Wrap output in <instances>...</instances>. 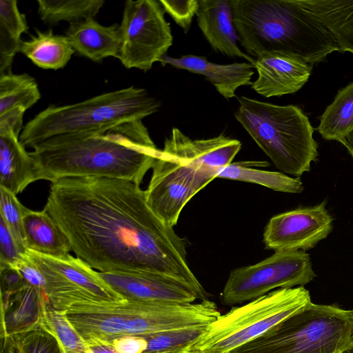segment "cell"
<instances>
[{
	"mask_svg": "<svg viewBox=\"0 0 353 353\" xmlns=\"http://www.w3.org/2000/svg\"><path fill=\"white\" fill-rule=\"evenodd\" d=\"M160 101L146 90L130 86L105 92L82 101L50 104L24 125L19 141L34 148L53 137L82 133L143 120L157 112Z\"/></svg>",
	"mask_w": 353,
	"mask_h": 353,
	"instance_id": "8992f818",
	"label": "cell"
},
{
	"mask_svg": "<svg viewBox=\"0 0 353 353\" xmlns=\"http://www.w3.org/2000/svg\"><path fill=\"white\" fill-rule=\"evenodd\" d=\"M117 353H143L147 343L141 336H123L112 343Z\"/></svg>",
	"mask_w": 353,
	"mask_h": 353,
	"instance_id": "74e56055",
	"label": "cell"
},
{
	"mask_svg": "<svg viewBox=\"0 0 353 353\" xmlns=\"http://www.w3.org/2000/svg\"><path fill=\"white\" fill-rule=\"evenodd\" d=\"M165 12L168 13L175 23L185 33L190 28L192 19L199 8V0H160Z\"/></svg>",
	"mask_w": 353,
	"mask_h": 353,
	"instance_id": "836d02e7",
	"label": "cell"
},
{
	"mask_svg": "<svg viewBox=\"0 0 353 353\" xmlns=\"http://www.w3.org/2000/svg\"><path fill=\"white\" fill-rule=\"evenodd\" d=\"M23 228L28 250L56 258L72 251L70 241L51 216L44 211L26 208Z\"/></svg>",
	"mask_w": 353,
	"mask_h": 353,
	"instance_id": "44dd1931",
	"label": "cell"
},
{
	"mask_svg": "<svg viewBox=\"0 0 353 353\" xmlns=\"http://www.w3.org/2000/svg\"><path fill=\"white\" fill-rule=\"evenodd\" d=\"M346 353H353V348L351 349L350 350H349Z\"/></svg>",
	"mask_w": 353,
	"mask_h": 353,
	"instance_id": "b9f144b4",
	"label": "cell"
},
{
	"mask_svg": "<svg viewBox=\"0 0 353 353\" xmlns=\"http://www.w3.org/2000/svg\"><path fill=\"white\" fill-rule=\"evenodd\" d=\"M46 328L57 338L63 353H89V347L70 323L65 312L48 303L46 305Z\"/></svg>",
	"mask_w": 353,
	"mask_h": 353,
	"instance_id": "f1b7e54d",
	"label": "cell"
},
{
	"mask_svg": "<svg viewBox=\"0 0 353 353\" xmlns=\"http://www.w3.org/2000/svg\"><path fill=\"white\" fill-rule=\"evenodd\" d=\"M332 32L339 52L353 55V0H295Z\"/></svg>",
	"mask_w": 353,
	"mask_h": 353,
	"instance_id": "7402d4cb",
	"label": "cell"
},
{
	"mask_svg": "<svg viewBox=\"0 0 353 353\" xmlns=\"http://www.w3.org/2000/svg\"><path fill=\"white\" fill-rule=\"evenodd\" d=\"M316 277L303 250L276 251L265 259L232 270L220 294L223 305L250 301L276 288L304 286Z\"/></svg>",
	"mask_w": 353,
	"mask_h": 353,
	"instance_id": "30bf717a",
	"label": "cell"
},
{
	"mask_svg": "<svg viewBox=\"0 0 353 353\" xmlns=\"http://www.w3.org/2000/svg\"><path fill=\"white\" fill-rule=\"evenodd\" d=\"M29 27L17 1L0 0V74L11 71L14 56L19 52L21 35Z\"/></svg>",
	"mask_w": 353,
	"mask_h": 353,
	"instance_id": "d4e9b609",
	"label": "cell"
},
{
	"mask_svg": "<svg viewBox=\"0 0 353 353\" xmlns=\"http://www.w3.org/2000/svg\"><path fill=\"white\" fill-rule=\"evenodd\" d=\"M326 201L272 216L263 232L267 249L276 251L308 250L325 239L333 229V218Z\"/></svg>",
	"mask_w": 353,
	"mask_h": 353,
	"instance_id": "4fadbf2b",
	"label": "cell"
},
{
	"mask_svg": "<svg viewBox=\"0 0 353 353\" xmlns=\"http://www.w3.org/2000/svg\"><path fill=\"white\" fill-rule=\"evenodd\" d=\"M1 353H16L12 337L1 338Z\"/></svg>",
	"mask_w": 353,
	"mask_h": 353,
	"instance_id": "f35d334b",
	"label": "cell"
},
{
	"mask_svg": "<svg viewBox=\"0 0 353 353\" xmlns=\"http://www.w3.org/2000/svg\"><path fill=\"white\" fill-rule=\"evenodd\" d=\"M239 43L248 55H291L310 64L339 51L332 32L295 0H231Z\"/></svg>",
	"mask_w": 353,
	"mask_h": 353,
	"instance_id": "277c9868",
	"label": "cell"
},
{
	"mask_svg": "<svg viewBox=\"0 0 353 353\" xmlns=\"http://www.w3.org/2000/svg\"><path fill=\"white\" fill-rule=\"evenodd\" d=\"M43 210L76 256L93 269L170 275L208 298L188 265L185 240L154 214L140 185L105 177L63 178L51 183Z\"/></svg>",
	"mask_w": 353,
	"mask_h": 353,
	"instance_id": "6da1fadb",
	"label": "cell"
},
{
	"mask_svg": "<svg viewBox=\"0 0 353 353\" xmlns=\"http://www.w3.org/2000/svg\"><path fill=\"white\" fill-rule=\"evenodd\" d=\"M165 12L159 1L125 2L118 59L125 68L147 72L165 55L173 37Z\"/></svg>",
	"mask_w": 353,
	"mask_h": 353,
	"instance_id": "7c38bea8",
	"label": "cell"
},
{
	"mask_svg": "<svg viewBox=\"0 0 353 353\" xmlns=\"http://www.w3.org/2000/svg\"><path fill=\"white\" fill-rule=\"evenodd\" d=\"M28 250L43 276L44 293L56 310L65 313L77 306L125 300L81 259L70 254L56 258Z\"/></svg>",
	"mask_w": 353,
	"mask_h": 353,
	"instance_id": "8fae6325",
	"label": "cell"
},
{
	"mask_svg": "<svg viewBox=\"0 0 353 353\" xmlns=\"http://www.w3.org/2000/svg\"><path fill=\"white\" fill-rule=\"evenodd\" d=\"M239 140L221 134L192 139L174 128L152 168L144 190L147 204L154 214L174 228L187 203L221 169L230 164L239 152Z\"/></svg>",
	"mask_w": 353,
	"mask_h": 353,
	"instance_id": "3957f363",
	"label": "cell"
},
{
	"mask_svg": "<svg viewBox=\"0 0 353 353\" xmlns=\"http://www.w3.org/2000/svg\"><path fill=\"white\" fill-rule=\"evenodd\" d=\"M341 143L347 148L353 160V132L349 134Z\"/></svg>",
	"mask_w": 353,
	"mask_h": 353,
	"instance_id": "ab89813d",
	"label": "cell"
},
{
	"mask_svg": "<svg viewBox=\"0 0 353 353\" xmlns=\"http://www.w3.org/2000/svg\"><path fill=\"white\" fill-rule=\"evenodd\" d=\"M163 65L185 70L203 75L216 91L228 99L235 97L238 88L251 85L254 67L250 62L217 64L208 61L205 57L188 54L179 58L163 56L160 61Z\"/></svg>",
	"mask_w": 353,
	"mask_h": 353,
	"instance_id": "ac0fdd59",
	"label": "cell"
},
{
	"mask_svg": "<svg viewBox=\"0 0 353 353\" xmlns=\"http://www.w3.org/2000/svg\"><path fill=\"white\" fill-rule=\"evenodd\" d=\"M253 65L258 77L251 88L266 98L296 92L309 80L312 70V65L299 58L277 52L260 54Z\"/></svg>",
	"mask_w": 353,
	"mask_h": 353,
	"instance_id": "9a60e30c",
	"label": "cell"
},
{
	"mask_svg": "<svg viewBox=\"0 0 353 353\" xmlns=\"http://www.w3.org/2000/svg\"><path fill=\"white\" fill-rule=\"evenodd\" d=\"M36 181L34 161L19 136L10 130H0V187L17 195Z\"/></svg>",
	"mask_w": 353,
	"mask_h": 353,
	"instance_id": "ffe728a7",
	"label": "cell"
},
{
	"mask_svg": "<svg viewBox=\"0 0 353 353\" xmlns=\"http://www.w3.org/2000/svg\"><path fill=\"white\" fill-rule=\"evenodd\" d=\"M178 353H205L200 350H182Z\"/></svg>",
	"mask_w": 353,
	"mask_h": 353,
	"instance_id": "60d3db41",
	"label": "cell"
},
{
	"mask_svg": "<svg viewBox=\"0 0 353 353\" xmlns=\"http://www.w3.org/2000/svg\"><path fill=\"white\" fill-rule=\"evenodd\" d=\"M16 268L19 270L28 284L44 292L45 281L43 276L28 250L24 259Z\"/></svg>",
	"mask_w": 353,
	"mask_h": 353,
	"instance_id": "e575fe53",
	"label": "cell"
},
{
	"mask_svg": "<svg viewBox=\"0 0 353 353\" xmlns=\"http://www.w3.org/2000/svg\"><path fill=\"white\" fill-rule=\"evenodd\" d=\"M26 208L16 194L0 187V217L4 221L18 243L28 249L23 228Z\"/></svg>",
	"mask_w": 353,
	"mask_h": 353,
	"instance_id": "4dcf8cb0",
	"label": "cell"
},
{
	"mask_svg": "<svg viewBox=\"0 0 353 353\" xmlns=\"http://www.w3.org/2000/svg\"><path fill=\"white\" fill-rule=\"evenodd\" d=\"M48 303L44 292L29 284L13 293L1 295V338L46 328Z\"/></svg>",
	"mask_w": 353,
	"mask_h": 353,
	"instance_id": "2e32d148",
	"label": "cell"
},
{
	"mask_svg": "<svg viewBox=\"0 0 353 353\" xmlns=\"http://www.w3.org/2000/svg\"><path fill=\"white\" fill-rule=\"evenodd\" d=\"M312 303L310 292L303 286L273 290L221 314L183 350L229 353L256 339Z\"/></svg>",
	"mask_w": 353,
	"mask_h": 353,
	"instance_id": "9c48e42d",
	"label": "cell"
},
{
	"mask_svg": "<svg viewBox=\"0 0 353 353\" xmlns=\"http://www.w3.org/2000/svg\"><path fill=\"white\" fill-rule=\"evenodd\" d=\"M40 99L38 83L32 76L12 71L0 74V114L18 107L27 110Z\"/></svg>",
	"mask_w": 353,
	"mask_h": 353,
	"instance_id": "83f0119b",
	"label": "cell"
},
{
	"mask_svg": "<svg viewBox=\"0 0 353 353\" xmlns=\"http://www.w3.org/2000/svg\"><path fill=\"white\" fill-rule=\"evenodd\" d=\"M352 331V310L312 303L229 353H346Z\"/></svg>",
	"mask_w": 353,
	"mask_h": 353,
	"instance_id": "ba28073f",
	"label": "cell"
},
{
	"mask_svg": "<svg viewBox=\"0 0 353 353\" xmlns=\"http://www.w3.org/2000/svg\"><path fill=\"white\" fill-rule=\"evenodd\" d=\"M238 122L283 173L300 177L317 160L314 128L296 105H279L246 97L239 98Z\"/></svg>",
	"mask_w": 353,
	"mask_h": 353,
	"instance_id": "52a82bcc",
	"label": "cell"
},
{
	"mask_svg": "<svg viewBox=\"0 0 353 353\" xmlns=\"http://www.w3.org/2000/svg\"><path fill=\"white\" fill-rule=\"evenodd\" d=\"M159 153L142 120L53 137L30 152L38 180L97 176L139 185Z\"/></svg>",
	"mask_w": 353,
	"mask_h": 353,
	"instance_id": "7a4b0ae2",
	"label": "cell"
},
{
	"mask_svg": "<svg viewBox=\"0 0 353 353\" xmlns=\"http://www.w3.org/2000/svg\"><path fill=\"white\" fill-rule=\"evenodd\" d=\"M268 165L266 161L231 163L219 170L216 178L255 183L277 192L292 194L303 192L304 187L300 177L254 168Z\"/></svg>",
	"mask_w": 353,
	"mask_h": 353,
	"instance_id": "cb8c5ba5",
	"label": "cell"
},
{
	"mask_svg": "<svg viewBox=\"0 0 353 353\" xmlns=\"http://www.w3.org/2000/svg\"><path fill=\"white\" fill-rule=\"evenodd\" d=\"M198 26L212 48L230 57L243 58L251 63L254 59L239 47L231 0H199Z\"/></svg>",
	"mask_w": 353,
	"mask_h": 353,
	"instance_id": "e0dca14e",
	"label": "cell"
},
{
	"mask_svg": "<svg viewBox=\"0 0 353 353\" xmlns=\"http://www.w3.org/2000/svg\"><path fill=\"white\" fill-rule=\"evenodd\" d=\"M28 249L20 245L0 217V268L17 267L24 259Z\"/></svg>",
	"mask_w": 353,
	"mask_h": 353,
	"instance_id": "d6a6232c",
	"label": "cell"
},
{
	"mask_svg": "<svg viewBox=\"0 0 353 353\" xmlns=\"http://www.w3.org/2000/svg\"><path fill=\"white\" fill-rule=\"evenodd\" d=\"M65 35L75 53L92 61L119 57L121 34L118 23L105 26L94 18H88L69 24Z\"/></svg>",
	"mask_w": 353,
	"mask_h": 353,
	"instance_id": "d6986e66",
	"label": "cell"
},
{
	"mask_svg": "<svg viewBox=\"0 0 353 353\" xmlns=\"http://www.w3.org/2000/svg\"><path fill=\"white\" fill-rule=\"evenodd\" d=\"M37 12L41 21L54 26L61 21L69 24L94 18L104 0H37Z\"/></svg>",
	"mask_w": 353,
	"mask_h": 353,
	"instance_id": "4316f807",
	"label": "cell"
},
{
	"mask_svg": "<svg viewBox=\"0 0 353 353\" xmlns=\"http://www.w3.org/2000/svg\"><path fill=\"white\" fill-rule=\"evenodd\" d=\"M99 275L125 299L168 303H192L208 299L187 282L150 272H109Z\"/></svg>",
	"mask_w": 353,
	"mask_h": 353,
	"instance_id": "5bb4252c",
	"label": "cell"
},
{
	"mask_svg": "<svg viewBox=\"0 0 353 353\" xmlns=\"http://www.w3.org/2000/svg\"><path fill=\"white\" fill-rule=\"evenodd\" d=\"M0 280L1 295L13 293L28 284L15 267L1 268Z\"/></svg>",
	"mask_w": 353,
	"mask_h": 353,
	"instance_id": "d590c367",
	"label": "cell"
},
{
	"mask_svg": "<svg viewBox=\"0 0 353 353\" xmlns=\"http://www.w3.org/2000/svg\"><path fill=\"white\" fill-rule=\"evenodd\" d=\"M206 327L166 331L141 336L147 343L143 353H178L196 341Z\"/></svg>",
	"mask_w": 353,
	"mask_h": 353,
	"instance_id": "f546056e",
	"label": "cell"
},
{
	"mask_svg": "<svg viewBox=\"0 0 353 353\" xmlns=\"http://www.w3.org/2000/svg\"><path fill=\"white\" fill-rule=\"evenodd\" d=\"M19 52L39 68L56 70L64 68L75 51L65 35L56 34L49 29L37 30L35 35L21 41Z\"/></svg>",
	"mask_w": 353,
	"mask_h": 353,
	"instance_id": "603a6c76",
	"label": "cell"
},
{
	"mask_svg": "<svg viewBox=\"0 0 353 353\" xmlns=\"http://www.w3.org/2000/svg\"><path fill=\"white\" fill-rule=\"evenodd\" d=\"M26 110L18 107L0 114V130H10L20 136L23 129V118Z\"/></svg>",
	"mask_w": 353,
	"mask_h": 353,
	"instance_id": "8d00e7d4",
	"label": "cell"
},
{
	"mask_svg": "<svg viewBox=\"0 0 353 353\" xmlns=\"http://www.w3.org/2000/svg\"><path fill=\"white\" fill-rule=\"evenodd\" d=\"M352 316H353V309H352ZM352 343H353V331H352Z\"/></svg>",
	"mask_w": 353,
	"mask_h": 353,
	"instance_id": "7bdbcfd3",
	"label": "cell"
},
{
	"mask_svg": "<svg viewBox=\"0 0 353 353\" xmlns=\"http://www.w3.org/2000/svg\"><path fill=\"white\" fill-rule=\"evenodd\" d=\"M16 353H63L57 338L45 327L12 336Z\"/></svg>",
	"mask_w": 353,
	"mask_h": 353,
	"instance_id": "1f68e13d",
	"label": "cell"
},
{
	"mask_svg": "<svg viewBox=\"0 0 353 353\" xmlns=\"http://www.w3.org/2000/svg\"><path fill=\"white\" fill-rule=\"evenodd\" d=\"M221 315L209 300L168 303L125 299L72 307L65 316L87 345L110 343L123 336L205 327Z\"/></svg>",
	"mask_w": 353,
	"mask_h": 353,
	"instance_id": "5b68a950",
	"label": "cell"
},
{
	"mask_svg": "<svg viewBox=\"0 0 353 353\" xmlns=\"http://www.w3.org/2000/svg\"><path fill=\"white\" fill-rule=\"evenodd\" d=\"M316 130L323 139L339 143L353 132V82L338 91L321 116Z\"/></svg>",
	"mask_w": 353,
	"mask_h": 353,
	"instance_id": "484cf974",
	"label": "cell"
}]
</instances>
